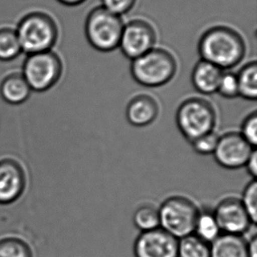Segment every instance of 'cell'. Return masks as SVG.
<instances>
[{"instance_id":"8","label":"cell","mask_w":257,"mask_h":257,"mask_svg":"<svg viewBox=\"0 0 257 257\" xmlns=\"http://www.w3.org/2000/svg\"><path fill=\"white\" fill-rule=\"evenodd\" d=\"M157 42V32L144 20L136 19L124 25L118 48L124 56L133 60L153 49Z\"/></svg>"},{"instance_id":"13","label":"cell","mask_w":257,"mask_h":257,"mask_svg":"<svg viewBox=\"0 0 257 257\" xmlns=\"http://www.w3.org/2000/svg\"><path fill=\"white\" fill-rule=\"evenodd\" d=\"M159 115V105L157 100L146 94H141L129 101L125 116L131 125L144 127L152 124Z\"/></svg>"},{"instance_id":"30","label":"cell","mask_w":257,"mask_h":257,"mask_svg":"<svg viewBox=\"0 0 257 257\" xmlns=\"http://www.w3.org/2000/svg\"><path fill=\"white\" fill-rule=\"evenodd\" d=\"M60 4H62L63 6L66 7H77L80 6L82 4H84L86 0H57Z\"/></svg>"},{"instance_id":"9","label":"cell","mask_w":257,"mask_h":257,"mask_svg":"<svg viewBox=\"0 0 257 257\" xmlns=\"http://www.w3.org/2000/svg\"><path fill=\"white\" fill-rule=\"evenodd\" d=\"M28 174L21 162L12 157L0 159V205H11L24 194Z\"/></svg>"},{"instance_id":"22","label":"cell","mask_w":257,"mask_h":257,"mask_svg":"<svg viewBox=\"0 0 257 257\" xmlns=\"http://www.w3.org/2000/svg\"><path fill=\"white\" fill-rule=\"evenodd\" d=\"M0 257H33V253L24 240L8 237L0 240Z\"/></svg>"},{"instance_id":"7","label":"cell","mask_w":257,"mask_h":257,"mask_svg":"<svg viewBox=\"0 0 257 257\" xmlns=\"http://www.w3.org/2000/svg\"><path fill=\"white\" fill-rule=\"evenodd\" d=\"M198 210L191 199L184 197L167 198L158 209L160 227L180 240L194 232Z\"/></svg>"},{"instance_id":"4","label":"cell","mask_w":257,"mask_h":257,"mask_svg":"<svg viewBox=\"0 0 257 257\" xmlns=\"http://www.w3.org/2000/svg\"><path fill=\"white\" fill-rule=\"evenodd\" d=\"M176 121L184 138L192 143L200 136L214 131L217 113L209 101L201 97H190L177 108Z\"/></svg>"},{"instance_id":"5","label":"cell","mask_w":257,"mask_h":257,"mask_svg":"<svg viewBox=\"0 0 257 257\" xmlns=\"http://www.w3.org/2000/svg\"><path fill=\"white\" fill-rule=\"evenodd\" d=\"M124 25L120 16L111 14L104 7H95L85 20L87 41L97 51L111 52L118 48Z\"/></svg>"},{"instance_id":"10","label":"cell","mask_w":257,"mask_h":257,"mask_svg":"<svg viewBox=\"0 0 257 257\" xmlns=\"http://www.w3.org/2000/svg\"><path fill=\"white\" fill-rule=\"evenodd\" d=\"M255 148L249 145L240 133H226L219 136L213 153L216 162L228 170L244 167Z\"/></svg>"},{"instance_id":"25","label":"cell","mask_w":257,"mask_h":257,"mask_svg":"<svg viewBox=\"0 0 257 257\" xmlns=\"http://www.w3.org/2000/svg\"><path fill=\"white\" fill-rule=\"evenodd\" d=\"M217 92L226 98H234L239 96V85L236 74L223 72Z\"/></svg>"},{"instance_id":"2","label":"cell","mask_w":257,"mask_h":257,"mask_svg":"<svg viewBox=\"0 0 257 257\" xmlns=\"http://www.w3.org/2000/svg\"><path fill=\"white\" fill-rule=\"evenodd\" d=\"M15 30L22 52L27 55L53 50L59 38L55 19L42 11H33L24 15Z\"/></svg>"},{"instance_id":"28","label":"cell","mask_w":257,"mask_h":257,"mask_svg":"<svg viewBox=\"0 0 257 257\" xmlns=\"http://www.w3.org/2000/svg\"><path fill=\"white\" fill-rule=\"evenodd\" d=\"M245 167L247 168V173L250 175V177H253V179H255L257 174L256 150H254V151L252 152L250 157L247 159V163L245 164Z\"/></svg>"},{"instance_id":"21","label":"cell","mask_w":257,"mask_h":257,"mask_svg":"<svg viewBox=\"0 0 257 257\" xmlns=\"http://www.w3.org/2000/svg\"><path fill=\"white\" fill-rule=\"evenodd\" d=\"M133 220L136 227L142 232L160 227L158 209L154 207L153 205H144L140 206L135 212Z\"/></svg>"},{"instance_id":"12","label":"cell","mask_w":257,"mask_h":257,"mask_svg":"<svg viewBox=\"0 0 257 257\" xmlns=\"http://www.w3.org/2000/svg\"><path fill=\"white\" fill-rule=\"evenodd\" d=\"M178 240L158 227L142 232L137 237L134 253L136 257H177Z\"/></svg>"},{"instance_id":"29","label":"cell","mask_w":257,"mask_h":257,"mask_svg":"<svg viewBox=\"0 0 257 257\" xmlns=\"http://www.w3.org/2000/svg\"><path fill=\"white\" fill-rule=\"evenodd\" d=\"M247 253L249 257H257V238L254 234L249 241H247Z\"/></svg>"},{"instance_id":"23","label":"cell","mask_w":257,"mask_h":257,"mask_svg":"<svg viewBox=\"0 0 257 257\" xmlns=\"http://www.w3.org/2000/svg\"><path fill=\"white\" fill-rule=\"evenodd\" d=\"M240 202L252 223L255 224L257 219V183L255 179L249 182L245 187Z\"/></svg>"},{"instance_id":"11","label":"cell","mask_w":257,"mask_h":257,"mask_svg":"<svg viewBox=\"0 0 257 257\" xmlns=\"http://www.w3.org/2000/svg\"><path fill=\"white\" fill-rule=\"evenodd\" d=\"M220 232L241 235L249 229L252 221L240 199L226 198L219 202L213 211Z\"/></svg>"},{"instance_id":"1","label":"cell","mask_w":257,"mask_h":257,"mask_svg":"<svg viewBox=\"0 0 257 257\" xmlns=\"http://www.w3.org/2000/svg\"><path fill=\"white\" fill-rule=\"evenodd\" d=\"M246 43L239 32L226 26L209 28L198 41V50L201 60L231 70L239 65L246 55Z\"/></svg>"},{"instance_id":"27","label":"cell","mask_w":257,"mask_h":257,"mask_svg":"<svg viewBox=\"0 0 257 257\" xmlns=\"http://www.w3.org/2000/svg\"><path fill=\"white\" fill-rule=\"evenodd\" d=\"M136 3V0H101V7L121 17L132 10Z\"/></svg>"},{"instance_id":"14","label":"cell","mask_w":257,"mask_h":257,"mask_svg":"<svg viewBox=\"0 0 257 257\" xmlns=\"http://www.w3.org/2000/svg\"><path fill=\"white\" fill-rule=\"evenodd\" d=\"M224 70L204 60L195 65L191 82L199 93L211 95L216 93Z\"/></svg>"},{"instance_id":"16","label":"cell","mask_w":257,"mask_h":257,"mask_svg":"<svg viewBox=\"0 0 257 257\" xmlns=\"http://www.w3.org/2000/svg\"><path fill=\"white\" fill-rule=\"evenodd\" d=\"M211 257H249L247 241L241 235L222 233L211 243Z\"/></svg>"},{"instance_id":"18","label":"cell","mask_w":257,"mask_h":257,"mask_svg":"<svg viewBox=\"0 0 257 257\" xmlns=\"http://www.w3.org/2000/svg\"><path fill=\"white\" fill-rule=\"evenodd\" d=\"M193 233L210 244L220 235L221 232L213 212L207 210L198 212Z\"/></svg>"},{"instance_id":"6","label":"cell","mask_w":257,"mask_h":257,"mask_svg":"<svg viewBox=\"0 0 257 257\" xmlns=\"http://www.w3.org/2000/svg\"><path fill=\"white\" fill-rule=\"evenodd\" d=\"M21 72L32 91L46 92L52 89L63 76V61L53 50L29 54Z\"/></svg>"},{"instance_id":"24","label":"cell","mask_w":257,"mask_h":257,"mask_svg":"<svg viewBox=\"0 0 257 257\" xmlns=\"http://www.w3.org/2000/svg\"><path fill=\"white\" fill-rule=\"evenodd\" d=\"M219 138V136L214 131H212L205 136H200L191 143L196 153L202 156H208L214 153Z\"/></svg>"},{"instance_id":"3","label":"cell","mask_w":257,"mask_h":257,"mask_svg":"<svg viewBox=\"0 0 257 257\" xmlns=\"http://www.w3.org/2000/svg\"><path fill=\"white\" fill-rule=\"evenodd\" d=\"M130 70L136 83L143 86H164L177 73V60L166 49L154 48L145 55L133 60Z\"/></svg>"},{"instance_id":"19","label":"cell","mask_w":257,"mask_h":257,"mask_svg":"<svg viewBox=\"0 0 257 257\" xmlns=\"http://www.w3.org/2000/svg\"><path fill=\"white\" fill-rule=\"evenodd\" d=\"M21 53L23 52L15 28H0V62H11Z\"/></svg>"},{"instance_id":"15","label":"cell","mask_w":257,"mask_h":257,"mask_svg":"<svg viewBox=\"0 0 257 257\" xmlns=\"http://www.w3.org/2000/svg\"><path fill=\"white\" fill-rule=\"evenodd\" d=\"M32 92L31 88L21 72L9 73L0 83V97L8 104H24L31 96Z\"/></svg>"},{"instance_id":"20","label":"cell","mask_w":257,"mask_h":257,"mask_svg":"<svg viewBox=\"0 0 257 257\" xmlns=\"http://www.w3.org/2000/svg\"><path fill=\"white\" fill-rule=\"evenodd\" d=\"M177 257H211V244L191 233L178 240Z\"/></svg>"},{"instance_id":"17","label":"cell","mask_w":257,"mask_h":257,"mask_svg":"<svg viewBox=\"0 0 257 257\" xmlns=\"http://www.w3.org/2000/svg\"><path fill=\"white\" fill-rule=\"evenodd\" d=\"M239 96L247 100L254 101L257 97V64L251 62L242 67L236 74Z\"/></svg>"},{"instance_id":"26","label":"cell","mask_w":257,"mask_h":257,"mask_svg":"<svg viewBox=\"0 0 257 257\" xmlns=\"http://www.w3.org/2000/svg\"><path fill=\"white\" fill-rule=\"evenodd\" d=\"M240 136L249 145L255 148L257 145V114L252 112L244 119L241 125Z\"/></svg>"}]
</instances>
